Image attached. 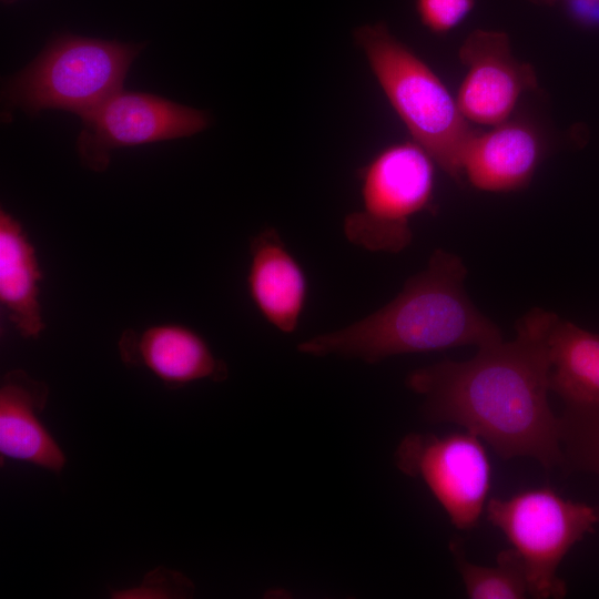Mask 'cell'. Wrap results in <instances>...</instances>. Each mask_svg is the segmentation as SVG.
<instances>
[{"instance_id": "6da1fadb", "label": "cell", "mask_w": 599, "mask_h": 599, "mask_svg": "<svg viewBox=\"0 0 599 599\" xmlns=\"http://www.w3.org/2000/svg\"><path fill=\"white\" fill-rule=\"evenodd\" d=\"M558 315L535 307L515 339L478 348L465 362L413 370L407 386L424 397L427 419L463 426L505 458L527 456L546 469L562 463L560 420L550 408L548 334Z\"/></svg>"}, {"instance_id": "ffe728a7", "label": "cell", "mask_w": 599, "mask_h": 599, "mask_svg": "<svg viewBox=\"0 0 599 599\" xmlns=\"http://www.w3.org/2000/svg\"><path fill=\"white\" fill-rule=\"evenodd\" d=\"M572 12L580 20L596 24L599 23V0H571Z\"/></svg>"}, {"instance_id": "9c48e42d", "label": "cell", "mask_w": 599, "mask_h": 599, "mask_svg": "<svg viewBox=\"0 0 599 599\" xmlns=\"http://www.w3.org/2000/svg\"><path fill=\"white\" fill-rule=\"evenodd\" d=\"M459 61L467 74L456 101L470 122L491 126L506 122L520 95L537 87L532 67L511 55L502 32H471L459 48Z\"/></svg>"}, {"instance_id": "7c38bea8", "label": "cell", "mask_w": 599, "mask_h": 599, "mask_svg": "<svg viewBox=\"0 0 599 599\" xmlns=\"http://www.w3.org/2000/svg\"><path fill=\"white\" fill-rule=\"evenodd\" d=\"M48 385L22 369L3 375L0 383V455L59 474L67 457L41 422Z\"/></svg>"}, {"instance_id": "7402d4cb", "label": "cell", "mask_w": 599, "mask_h": 599, "mask_svg": "<svg viewBox=\"0 0 599 599\" xmlns=\"http://www.w3.org/2000/svg\"><path fill=\"white\" fill-rule=\"evenodd\" d=\"M3 3L6 4H10V3H13L16 0H1Z\"/></svg>"}, {"instance_id": "44dd1931", "label": "cell", "mask_w": 599, "mask_h": 599, "mask_svg": "<svg viewBox=\"0 0 599 599\" xmlns=\"http://www.w3.org/2000/svg\"><path fill=\"white\" fill-rule=\"evenodd\" d=\"M534 1H536V2H542V3H551V2H554V1H556V0H534Z\"/></svg>"}, {"instance_id": "8fae6325", "label": "cell", "mask_w": 599, "mask_h": 599, "mask_svg": "<svg viewBox=\"0 0 599 599\" xmlns=\"http://www.w3.org/2000/svg\"><path fill=\"white\" fill-rule=\"evenodd\" d=\"M247 293L261 315L284 334L294 333L308 295L306 274L274 227L251 238Z\"/></svg>"}, {"instance_id": "8992f818", "label": "cell", "mask_w": 599, "mask_h": 599, "mask_svg": "<svg viewBox=\"0 0 599 599\" xmlns=\"http://www.w3.org/2000/svg\"><path fill=\"white\" fill-rule=\"evenodd\" d=\"M362 209L346 215V240L369 252L397 254L413 240L410 220L429 207L435 162L415 142L395 144L361 172Z\"/></svg>"}, {"instance_id": "5b68a950", "label": "cell", "mask_w": 599, "mask_h": 599, "mask_svg": "<svg viewBox=\"0 0 599 599\" xmlns=\"http://www.w3.org/2000/svg\"><path fill=\"white\" fill-rule=\"evenodd\" d=\"M486 512L521 557L529 595L538 599L564 598L567 587L557 573L559 565L599 524L597 506L576 502L550 487H540L507 499L491 498Z\"/></svg>"}, {"instance_id": "5bb4252c", "label": "cell", "mask_w": 599, "mask_h": 599, "mask_svg": "<svg viewBox=\"0 0 599 599\" xmlns=\"http://www.w3.org/2000/svg\"><path fill=\"white\" fill-rule=\"evenodd\" d=\"M43 272L22 223L0 211V304L23 338H38L45 328L40 300Z\"/></svg>"}, {"instance_id": "52a82bcc", "label": "cell", "mask_w": 599, "mask_h": 599, "mask_svg": "<svg viewBox=\"0 0 599 599\" xmlns=\"http://www.w3.org/2000/svg\"><path fill=\"white\" fill-rule=\"evenodd\" d=\"M395 459L402 473L426 484L457 529L477 525L491 473L478 436L467 430L445 436L409 434L399 443Z\"/></svg>"}, {"instance_id": "e0dca14e", "label": "cell", "mask_w": 599, "mask_h": 599, "mask_svg": "<svg viewBox=\"0 0 599 599\" xmlns=\"http://www.w3.org/2000/svg\"><path fill=\"white\" fill-rule=\"evenodd\" d=\"M559 420L561 465L599 478V404H566Z\"/></svg>"}, {"instance_id": "277c9868", "label": "cell", "mask_w": 599, "mask_h": 599, "mask_svg": "<svg viewBox=\"0 0 599 599\" xmlns=\"http://www.w3.org/2000/svg\"><path fill=\"white\" fill-rule=\"evenodd\" d=\"M144 45L59 34L29 65L7 79L2 100L32 116L44 110L80 116L122 89Z\"/></svg>"}, {"instance_id": "2e32d148", "label": "cell", "mask_w": 599, "mask_h": 599, "mask_svg": "<svg viewBox=\"0 0 599 599\" xmlns=\"http://www.w3.org/2000/svg\"><path fill=\"white\" fill-rule=\"evenodd\" d=\"M450 550L468 598L520 599L529 595L525 566L514 548L500 551L491 567L468 561L459 542H450Z\"/></svg>"}, {"instance_id": "ba28073f", "label": "cell", "mask_w": 599, "mask_h": 599, "mask_svg": "<svg viewBox=\"0 0 599 599\" xmlns=\"http://www.w3.org/2000/svg\"><path fill=\"white\" fill-rule=\"evenodd\" d=\"M80 118L83 128L77 150L81 163L98 173L108 169L115 149L191 136L210 123L209 114L202 110L123 89Z\"/></svg>"}, {"instance_id": "9a60e30c", "label": "cell", "mask_w": 599, "mask_h": 599, "mask_svg": "<svg viewBox=\"0 0 599 599\" xmlns=\"http://www.w3.org/2000/svg\"><path fill=\"white\" fill-rule=\"evenodd\" d=\"M547 345L550 390L566 404H599V335L558 317Z\"/></svg>"}, {"instance_id": "4fadbf2b", "label": "cell", "mask_w": 599, "mask_h": 599, "mask_svg": "<svg viewBox=\"0 0 599 599\" xmlns=\"http://www.w3.org/2000/svg\"><path fill=\"white\" fill-rule=\"evenodd\" d=\"M540 159L535 131L521 122H504L475 131L461 156L463 176L485 192H509L525 187Z\"/></svg>"}, {"instance_id": "ac0fdd59", "label": "cell", "mask_w": 599, "mask_h": 599, "mask_svg": "<svg viewBox=\"0 0 599 599\" xmlns=\"http://www.w3.org/2000/svg\"><path fill=\"white\" fill-rule=\"evenodd\" d=\"M194 585L183 573L158 567L145 575L134 587L112 590L114 599H181L192 597Z\"/></svg>"}, {"instance_id": "d6986e66", "label": "cell", "mask_w": 599, "mask_h": 599, "mask_svg": "<svg viewBox=\"0 0 599 599\" xmlns=\"http://www.w3.org/2000/svg\"><path fill=\"white\" fill-rule=\"evenodd\" d=\"M474 4L475 0H416L423 24L436 33L455 28L466 18Z\"/></svg>"}, {"instance_id": "3957f363", "label": "cell", "mask_w": 599, "mask_h": 599, "mask_svg": "<svg viewBox=\"0 0 599 599\" xmlns=\"http://www.w3.org/2000/svg\"><path fill=\"white\" fill-rule=\"evenodd\" d=\"M354 37L414 142L451 179L461 182L463 152L475 130L470 129L457 101L385 24L362 26Z\"/></svg>"}, {"instance_id": "30bf717a", "label": "cell", "mask_w": 599, "mask_h": 599, "mask_svg": "<svg viewBox=\"0 0 599 599\" xmlns=\"http://www.w3.org/2000/svg\"><path fill=\"white\" fill-rule=\"evenodd\" d=\"M118 347L126 366L145 368L171 389L203 379L222 382L229 375L226 363L215 356L206 341L182 324L126 328Z\"/></svg>"}, {"instance_id": "7a4b0ae2", "label": "cell", "mask_w": 599, "mask_h": 599, "mask_svg": "<svg viewBox=\"0 0 599 599\" xmlns=\"http://www.w3.org/2000/svg\"><path fill=\"white\" fill-rule=\"evenodd\" d=\"M467 273L458 255L436 248L426 268L409 277L385 306L348 326L301 342L297 351L374 364L395 355L497 343L502 339L499 328L465 292Z\"/></svg>"}]
</instances>
